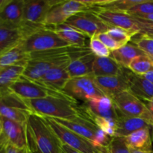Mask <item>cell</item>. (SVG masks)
<instances>
[{"label": "cell", "mask_w": 153, "mask_h": 153, "mask_svg": "<svg viewBox=\"0 0 153 153\" xmlns=\"http://www.w3.org/2000/svg\"><path fill=\"white\" fill-rule=\"evenodd\" d=\"M24 100L33 113L44 117L67 120L88 118L82 106L78 105L77 101L73 99L50 96L43 99Z\"/></svg>", "instance_id": "1"}, {"label": "cell", "mask_w": 153, "mask_h": 153, "mask_svg": "<svg viewBox=\"0 0 153 153\" xmlns=\"http://www.w3.org/2000/svg\"><path fill=\"white\" fill-rule=\"evenodd\" d=\"M26 139L31 153H66L45 117L36 114H31L27 120Z\"/></svg>", "instance_id": "2"}, {"label": "cell", "mask_w": 153, "mask_h": 153, "mask_svg": "<svg viewBox=\"0 0 153 153\" xmlns=\"http://www.w3.org/2000/svg\"><path fill=\"white\" fill-rule=\"evenodd\" d=\"M21 46L25 52L28 54L31 52L73 46L61 39L52 27L47 26L39 28L28 36L21 43Z\"/></svg>", "instance_id": "3"}, {"label": "cell", "mask_w": 153, "mask_h": 153, "mask_svg": "<svg viewBox=\"0 0 153 153\" xmlns=\"http://www.w3.org/2000/svg\"><path fill=\"white\" fill-rule=\"evenodd\" d=\"M111 99L118 115L143 118L153 126V114L149 111L146 105L129 91H123Z\"/></svg>", "instance_id": "4"}, {"label": "cell", "mask_w": 153, "mask_h": 153, "mask_svg": "<svg viewBox=\"0 0 153 153\" xmlns=\"http://www.w3.org/2000/svg\"><path fill=\"white\" fill-rule=\"evenodd\" d=\"M33 114L23 99L10 89L0 92V116L26 124L28 117Z\"/></svg>", "instance_id": "5"}, {"label": "cell", "mask_w": 153, "mask_h": 153, "mask_svg": "<svg viewBox=\"0 0 153 153\" xmlns=\"http://www.w3.org/2000/svg\"><path fill=\"white\" fill-rule=\"evenodd\" d=\"M10 90L23 100L43 99L50 96L73 99L63 91H58L45 86L39 82L29 80L22 76L10 86Z\"/></svg>", "instance_id": "6"}, {"label": "cell", "mask_w": 153, "mask_h": 153, "mask_svg": "<svg viewBox=\"0 0 153 153\" xmlns=\"http://www.w3.org/2000/svg\"><path fill=\"white\" fill-rule=\"evenodd\" d=\"M72 54L73 53L29 59L25 66L22 76L34 82H39L40 79L52 68L61 64L70 63L72 60Z\"/></svg>", "instance_id": "7"}, {"label": "cell", "mask_w": 153, "mask_h": 153, "mask_svg": "<svg viewBox=\"0 0 153 153\" xmlns=\"http://www.w3.org/2000/svg\"><path fill=\"white\" fill-rule=\"evenodd\" d=\"M63 91L76 101L79 100L87 102L105 96L95 84L93 74L71 78L66 84Z\"/></svg>", "instance_id": "8"}, {"label": "cell", "mask_w": 153, "mask_h": 153, "mask_svg": "<svg viewBox=\"0 0 153 153\" xmlns=\"http://www.w3.org/2000/svg\"><path fill=\"white\" fill-rule=\"evenodd\" d=\"M48 125L63 144L67 145L82 153H99L100 149L89 140L79 135L51 117H45Z\"/></svg>", "instance_id": "9"}, {"label": "cell", "mask_w": 153, "mask_h": 153, "mask_svg": "<svg viewBox=\"0 0 153 153\" xmlns=\"http://www.w3.org/2000/svg\"><path fill=\"white\" fill-rule=\"evenodd\" d=\"M65 24L81 31L90 39L97 34L106 32L111 28L93 10H85L76 13L70 16Z\"/></svg>", "instance_id": "10"}, {"label": "cell", "mask_w": 153, "mask_h": 153, "mask_svg": "<svg viewBox=\"0 0 153 153\" xmlns=\"http://www.w3.org/2000/svg\"><path fill=\"white\" fill-rule=\"evenodd\" d=\"M85 10H90L82 1H59L49 10L45 18L44 25L47 27L62 25L70 16Z\"/></svg>", "instance_id": "11"}, {"label": "cell", "mask_w": 153, "mask_h": 153, "mask_svg": "<svg viewBox=\"0 0 153 153\" xmlns=\"http://www.w3.org/2000/svg\"><path fill=\"white\" fill-rule=\"evenodd\" d=\"M46 25H34L23 22L19 26L0 25V49L8 50L22 43L28 36Z\"/></svg>", "instance_id": "12"}, {"label": "cell", "mask_w": 153, "mask_h": 153, "mask_svg": "<svg viewBox=\"0 0 153 153\" xmlns=\"http://www.w3.org/2000/svg\"><path fill=\"white\" fill-rule=\"evenodd\" d=\"M93 11L108 26L123 28L135 35L139 34V28L135 17L126 12L100 8H94Z\"/></svg>", "instance_id": "13"}, {"label": "cell", "mask_w": 153, "mask_h": 153, "mask_svg": "<svg viewBox=\"0 0 153 153\" xmlns=\"http://www.w3.org/2000/svg\"><path fill=\"white\" fill-rule=\"evenodd\" d=\"M58 2L59 0H24L23 22L34 25H45L46 14L51 7Z\"/></svg>", "instance_id": "14"}, {"label": "cell", "mask_w": 153, "mask_h": 153, "mask_svg": "<svg viewBox=\"0 0 153 153\" xmlns=\"http://www.w3.org/2000/svg\"><path fill=\"white\" fill-rule=\"evenodd\" d=\"M82 107L91 120L95 117L117 120L119 117L112 100L106 96L85 102Z\"/></svg>", "instance_id": "15"}, {"label": "cell", "mask_w": 153, "mask_h": 153, "mask_svg": "<svg viewBox=\"0 0 153 153\" xmlns=\"http://www.w3.org/2000/svg\"><path fill=\"white\" fill-rule=\"evenodd\" d=\"M1 126V134L7 144L16 147L23 148L27 146L26 124H22L16 121L0 116Z\"/></svg>", "instance_id": "16"}, {"label": "cell", "mask_w": 153, "mask_h": 153, "mask_svg": "<svg viewBox=\"0 0 153 153\" xmlns=\"http://www.w3.org/2000/svg\"><path fill=\"white\" fill-rule=\"evenodd\" d=\"M94 82L102 93L110 98L123 91L129 90V84L126 75L125 68H123L121 75L94 77Z\"/></svg>", "instance_id": "17"}, {"label": "cell", "mask_w": 153, "mask_h": 153, "mask_svg": "<svg viewBox=\"0 0 153 153\" xmlns=\"http://www.w3.org/2000/svg\"><path fill=\"white\" fill-rule=\"evenodd\" d=\"M24 0H8L0 10V25L19 26L23 23Z\"/></svg>", "instance_id": "18"}, {"label": "cell", "mask_w": 153, "mask_h": 153, "mask_svg": "<svg viewBox=\"0 0 153 153\" xmlns=\"http://www.w3.org/2000/svg\"><path fill=\"white\" fill-rule=\"evenodd\" d=\"M129 84L128 91L140 100L149 102L153 98V84L139 75L133 73L129 69L125 68Z\"/></svg>", "instance_id": "19"}, {"label": "cell", "mask_w": 153, "mask_h": 153, "mask_svg": "<svg viewBox=\"0 0 153 153\" xmlns=\"http://www.w3.org/2000/svg\"><path fill=\"white\" fill-rule=\"evenodd\" d=\"M97 56L90 49L88 52L72 58L67 66L70 79L92 74V67Z\"/></svg>", "instance_id": "20"}, {"label": "cell", "mask_w": 153, "mask_h": 153, "mask_svg": "<svg viewBox=\"0 0 153 153\" xmlns=\"http://www.w3.org/2000/svg\"><path fill=\"white\" fill-rule=\"evenodd\" d=\"M68 64L57 66L48 71L39 81V83L53 89L63 91L70 77L67 71Z\"/></svg>", "instance_id": "21"}, {"label": "cell", "mask_w": 153, "mask_h": 153, "mask_svg": "<svg viewBox=\"0 0 153 153\" xmlns=\"http://www.w3.org/2000/svg\"><path fill=\"white\" fill-rule=\"evenodd\" d=\"M152 126L146 120L140 117L119 115L116 120L117 137H127L131 133L143 128H151Z\"/></svg>", "instance_id": "22"}, {"label": "cell", "mask_w": 153, "mask_h": 153, "mask_svg": "<svg viewBox=\"0 0 153 153\" xmlns=\"http://www.w3.org/2000/svg\"><path fill=\"white\" fill-rule=\"evenodd\" d=\"M124 67H122L111 57H97L92 67L94 77L111 76L121 75Z\"/></svg>", "instance_id": "23"}, {"label": "cell", "mask_w": 153, "mask_h": 153, "mask_svg": "<svg viewBox=\"0 0 153 153\" xmlns=\"http://www.w3.org/2000/svg\"><path fill=\"white\" fill-rule=\"evenodd\" d=\"M146 54L135 43H128L118 49L111 51L110 57L122 67L128 69V66L134 58Z\"/></svg>", "instance_id": "24"}, {"label": "cell", "mask_w": 153, "mask_h": 153, "mask_svg": "<svg viewBox=\"0 0 153 153\" xmlns=\"http://www.w3.org/2000/svg\"><path fill=\"white\" fill-rule=\"evenodd\" d=\"M28 60L29 54L25 52L20 43L17 46L0 54V67L25 66Z\"/></svg>", "instance_id": "25"}, {"label": "cell", "mask_w": 153, "mask_h": 153, "mask_svg": "<svg viewBox=\"0 0 153 153\" xmlns=\"http://www.w3.org/2000/svg\"><path fill=\"white\" fill-rule=\"evenodd\" d=\"M52 29L61 39L65 40L71 46H78V47H86L85 41H86L87 37L83 33L78 31L76 28L64 23L62 25L53 26Z\"/></svg>", "instance_id": "26"}, {"label": "cell", "mask_w": 153, "mask_h": 153, "mask_svg": "<svg viewBox=\"0 0 153 153\" xmlns=\"http://www.w3.org/2000/svg\"><path fill=\"white\" fill-rule=\"evenodd\" d=\"M128 146L140 151L152 150V139L150 128H143L131 133L126 137Z\"/></svg>", "instance_id": "27"}, {"label": "cell", "mask_w": 153, "mask_h": 153, "mask_svg": "<svg viewBox=\"0 0 153 153\" xmlns=\"http://www.w3.org/2000/svg\"><path fill=\"white\" fill-rule=\"evenodd\" d=\"M25 66L17 65L11 67H0V92L10 89L22 76Z\"/></svg>", "instance_id": "28"}, {"label": "cell", "mask_w": 153, "mask_h": 153, "mask_svg": "<svg viewBox=\"0 0 153 153\" xmlns=\"http://www.w3.org/2000/svg\"><path fill=\"white\" fill-rule=\"evenodd\" d=\"M128 69L134 74L143 76L145 73L153 70V58L147 55L137 57L131 61Z\"/></svg>", "instance_id": "29"}, {"label": "cell", "mask_w": 153, "mask_h": 153, "mask_svg": "<svg viewBox=\"0 0 153 153\" xmlns=\"http://www.w3.org/2000/svg\"><path fill=\"white\" fill-rule=\"evenodd\" d=\"M143 1V0H113V1L107 0L102 5L96 8L114 10V11L128 12L131 7Z\"/></svg>", "instance_id": "30"}, {"label": "cell", "mask_w": 153, "mask_h": 153, "mask_svg": "<svg viewBox=\"0 0 153 153\" xmlns=\"http://www.w3.org/2000/svg\"><path fill=\"white\" fill-rule=\"evenodd\" d=\"M106 33L121 47L128 44L132 40V37L135 36L133 33L117 27H111Z\"/></svg>", "instance_id": "31"}, {"label": "cell", "mask_w": 153, "mask_h": 153, "mask_svg": "<svg viewBox=\"0 0 153 153\" xmlns=\"http://www.w3.org/2000/svg\"><path fill=\"white\" fill-rule=\"evenodd\" d=\"M103 148L107 153H131L125 137L114 136L111 139L108 144Z\"/></svg>", "instance_id": "32"}, {"label": "cell", "mask_w": 153, "mask_h": 153, "mask_svg": "<svg viewBox=\"0 0 153 153\" xmlns=\"http://www.w3.org/2000/svg\"><path fill=\"white\" fill-rule=\"evenodd\" d=\"M91 120L109 137H114L116 134V120L100 117L93 118Z\"/></svg>", "instance_id": "33"}, {"label": "cell", "mask_w": 153, "mask_h": 153, "mask_svg": "<svg viewBox=\"0 0 153 153\" xmlns=\"http://www.w3.org/2000/svg\"><path fill=\"white\" fill-rule=\"evenodd\" d=\"M133 43H135L146 55L153 58V39L140 34L132 37Z\"/></svg>", "instance_id": "34"}, {"label": "cell", "mask_w": 153, "mask_h": 153, "mask_svg": "<svg viewBox=\"0 0 153 153\" xmlns=\"http://www.w3.org/2000/svg\"><path fill=\"white\" fill-rule=\"evenodd\" d=\"M89 48L97 57H110L111 55L110 49L100 41L97 36H94L90 39Z\"/></svg>", "instance_id": "35"}, {"label": "cell", "mask_w": 153, "mask_h": 153, "mask_svg": "<svg viewBox=\"0 0 153 153\" xmlns=\"http://www.w3.org/2000/svg\"><path fill=\"white\" fill-rule=\"evenodd\" d=\"M126 13H129L130 15L153 13V0H143L142 2L131 7Z\"/></svg>", "instance_id": "36"}, {"label": "cell", "mask_w": 153, "mask_h": 153, "mask_svg": "<svg viewBox=\"0 0 153 153\" xmlns=\"http://www.w3.org/2000/svg\"><path fill=\"white\" fill-rule=\"evenodd\" d=\"M135 19L139 28V34L153 39V22L137 17H135Z\"/></svg>", "instance_id": "37"}, {"label": "cell", "mask_w": 153, "mask_h": 153, "mask_svg": "<svg viewBox=\"0 0 153 153\" xmlns=\"http://www.w3.org/2000/svg\"><path fill=\"white\" fill-rule=\"evenodd\" d=\"M96 36H97V37L100 40V41L102 42V43L110 49L111 52V51L116 50V49H118L119 48L121 47V46H120L117 43H116V42H115L106 32L101 33V34H99Z\"/></svg>", "instance_id": "38"}, {"label": "cell", "mask_w": 153, "mask_h": 153, "mask_svg": "<svg viewBox=\"0 0 153 153\" xmlns=\"http://www.w3.org/2000/svg\"><path fill=\"white\" fill-rule=\"evenodd\" d=\"M5 153H31L28 146L23 148L16 147L10 144H6Z\"/></svg>", "instance_id": "39"}, {"label": "cell", "mask_w": 153, "mask_h": 153, "mask_svg": "<svg viewBox=\"0 0 153 153\" xmlns=\"http://www.w3.org/2000/svg\"><path fill=\"white\" fill-rule=\"evenodd\" d=\"M135 17L140 18V19H144V20L149 21V22H153V13L151 14H135V15H131Z\"/></svg>", "instance_id": "40"}, {"label": "cell", "mask_w": 153, "mask_h": 153, "mask_svg": "<svg viewBox=\"0 0 153 153\" xmlns=\"http://www.w3.org/2000/svg\"><path fill=\"white\" fill-rule=\"evenodd\" d=\"M63 149H64V151L66 153H82L79 152V151L76 150V149H73V148H71L70 146L65 144H63Z\"/></svg>", "instance_id": "41"}, {"label": "cell", "mask_w": 153, "mask_h": 153, "mask_svg": "<svg viewBox=\"0 0 153 153\" xmlns=\"http://www.w3.org/2000/svg\"><path fill=\"white\" fill-rule=\"evenodd\" d=\"M143 76L144 79H146V80H148L149 82H150L151 83L153 84V70H151V71L145 73L144 75H143V76Z\"/></svg>", "instance_id": "42"}, {"label": "cell", "mask_w": 153, "mask_h": 153, "mask_svg": "<svg viewBox=\"0 0 153 153\" xmlns=\"http://www.w3.org/2000/svg\"><path fill=\"white\" fill-rule=\"evenodd\" d=\"M7 144V143H6L5 140H4V137L2 136V134H0V149H1V148L4 147L5 145Z\"/></svg>", "instance_id": "43"}, {"label": "cell", "mask_w": 153, "mask_h": 153, "mask_svg": "<svg viewBox=\"0 0 153 153\" xmlns=\"http://www.w3.org/2000/svg\"><path fill=\"white\" fill-rule=\"evenodd\" d=\"M146 105V107H147L148 109L149 110V111H150L153 114V98L147 103V104Z\"/></svg>", "instance_id": "44"}, {"label": "cell", "mask_w": 153, "mask_h": 153, "mask_svg": "<svg viewBox=\"0 0 153 153\" xmlns=\"http://www.w3.org/2000/svg\"><path fill=\"white\" fill-rule=\"evenodd\" d=\"M130 150H131V153H153V151H140L137 150V149H134L130 148Z\"/></svg>", "instance_id": "45"}, {"label": "cell", "mask_w": 153, "mask_h": 153, "mask_svg": "<svg viewBox=\"0 0 153 153\" xmlns=\"http://www.w3.org/2000/svg\"><path fill=\"white\" fill-rule=\"evenodd\" d=\"M8 0H0V10L4 6V4L7 2Z\"/></svg>", "instance_id": "46"}, {"label": "cell", "mask_w": 153, "mask_h": 153, "mask_svg": "<svg viewBox=\"0 0 153 153\" xmlns=\"http://www.w3.org/2000/svg\"><path fill=\"white\" fill-rule=\"evenodd\" d=\"M99 149H100V152H99V153H107L105 151L104 148L103 147H100L99 148Z\"/></svg>", "instance_id": "47"}, {"label": "cell", "mask_w": 153, "mask_h": 153, "mask_svg": "<svg viewBox=\"0 0 153 153\" xmlns=\"http://www.w3.org/2000/svg\"><path fill=\"white\" fill-rule=\"evenodd\" d=\"M6 146V145H5ZM5 146H4L3 148H1V149H0V153H5Z\"/></svg>", "instance_id": "48"}, {"label": "cell", "mask_w": 153, "mask_h": 153, "mask_svg": "<svg viewBox=\"0 0 153 153\" xmlns=\"http://www.w3.org/2000/svg\"><path fill=\"white\" fill-rule=\"evenodd\" d=\"M1 134V122H0V134Z\"/></svg>", "instance_id": "49"}, {"label": "cell", "mask_w": 153, "mask_h": 153, "mask_svg": "<svg viewBox=\"0 0 153 153\" xmlns=\"http://www.w3.org/2000/svg\"><path fill=\"white\" fill-rule=\"evenodd\" d=\"M2 52H2V51H1V49H0V54H1V53H2Z\"/></svg>", "instance_id": "50"}]
</instances>
